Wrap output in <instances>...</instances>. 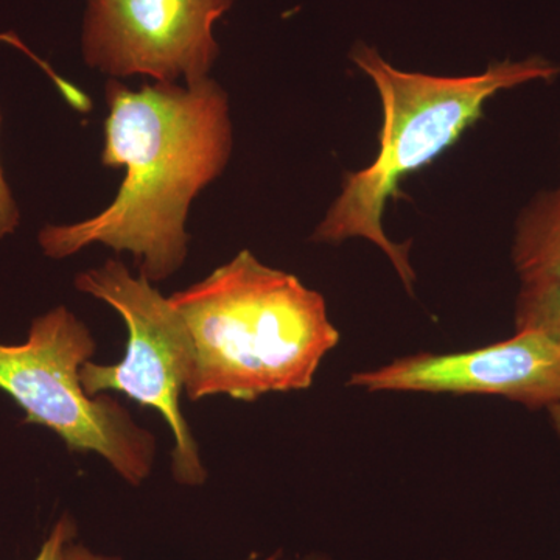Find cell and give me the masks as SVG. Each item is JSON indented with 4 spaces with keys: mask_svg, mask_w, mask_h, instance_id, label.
I'll return each mask as SVG.
<instances>
[{
    "mask_svg": "<svg viewBox=\"0 0 560 560\" xmlns=\"http://www.w3.org/2000/svg\"><path fill=\"white\" fill-rule=\"evenodd\" d=\"M106 103L102 164L125 167L119 194L92 219L47 224L39 245L51 259L95 243L128 250L140 275L161 282L187 259L191 201L230 162V98L210 77L186 86L156 81L139 91L110 79Z\"/></svg>",
    "mask_w": 560,
    "mask_h": 560,
    "instance_id": "obj_1",
    "label": "cell"
},
{
    "mask_svg": "<svg viewBox=\"0 0 560 560\" xmlns=\"http://www.w3.org/2000/svg\"><path fill=\"white\" fill-rule=\"evenodd\" d=\"M168 300L194 345L184 389L191 401L219 394L250 401L311 388L320 361L340 342L323 294L248 249Z\"/></svg>",
    "mask_w": 560,
    "mask_h": 560,
    "instance_id": "obj_2",
    "label": "cell"
},
{
    "mask_svg": "<svg viewBox=\"0 0 560 560\" xmlns=\"http://www.w3.org/2000/svg\"><path fill=\"white\" fill-rule=\"evenodd\" d=\"M350 57L370 77L381 97V147L371 165L346 175L341 194L313 232L312 241L364 238L374 243L411 291L416 280L411 243L389 241L383 230V213L390 198L399 197L401 179L458 142L480 119L493 95L533 81L550 83L560 75V68L547 58L529 57L492 62L477 75L441 77L394 68L377 49L363 43L353 47Z\"/></svg>",
    "mask_w": 560,
    "mask_h": 560,
    "instance_id": "obj_3",
    "label": "cell"
},
{
    "mask_svg": "<svg viewBox=\"0 0 560 560\" xmlns=\"http://www.w3.org/2000/svg\"><path fill=\"white\" fill-rule=\"evenodd\" d=\"M95 353L86 324L66 307L32 323L24 345H0V390L25 411L24 423L47 427L70 452H94L139 486L153 469L156 441L108 396H88L80 371Z\"/></svg>",
    "mask_w": 560,
    "mask_h": 560,
    "instance_id": "obj_4",
    "label": "cell"
},
{
    "mask_svg": "<svg viewBox=\"0 0 560 560\" xmlns=\"http://www.w3.org/2000/svg\"><path fill=\"white\" fill-rule=\"evenodd\" d=\"M75 289L109 304L128 327L127 353L119 364L88 361L81 368L88 396L116 390L160 412L175 440L173 478L183 486H201L208 470L179 407L180 393L194 371V345L183 316L145 276L135 278L119 260L80 272Z\"/></svg>",
    "mask_w": 560,
    "mask_h": 560,
    "instance_id": "obj_5",
    "label": "cell"
},
{
    "mask_svg": "<svg viewBox=\"0 0 560 560\" xmlns=\"http://www.w3.org/2000/svg\"><path fill=\"white\" fill-rule=\"evenodd\" d=\"M234 0H88L84 62L109 77L158 83L209 79L219 58L213 24Z\"/></svg>",
    "mask_w": 560,
    "mask_h": 560,
    "instance_id": "obj_6",
    "label": "cell"
},
{
    "mask_svg": "<svg viewBox=\"0 0 560 560\" xmlns=\"http://www.w3.org/2000/svg\"><path fill=\"white\" fill-rule=\"evenodd\" d=\"M349 385L374 393L490 394L529 410L559 408L560 346L539 330H521L470 352L418 353L357 372Z\"/></svg>",
    "mask_w": 560,
    "mask_h": 560,
    "instance_id": "obj_7",
    "label": "cell"
},
{
    "mask_svg": "<svg viewBox=\"0 0 560 560\" xmlns=\"http://www.w3.org/2000/svg\"><path fill=\"white\" fill-rule=\"evenodd\" d=\"M512 261L522 285L560 287V187L540 194L523 210Z\"/></svg>",
    "mask_w": 560,
    "mask_h": 560,
    "instance_id": "obj_8",
    "label": "cell"
},
{
    "mask_svg": "<svg viewBox=\"0 0 560 560\" xmlns=\"http://www.w3.org/2000/svg\"><path fill=\"white\" fill-rule=\"evenodd\" d=\"M539 330L560 346V287L522 285L515 331Z\"/></svg>",
    "mask_w": 560,
    "mask_h": 560,
    "instance_id": "obj_9",
    "label": "cell"
},
{
    "mask_svg": "<svg viewBox=\"0 0 560 560\" xmlns=\"http://www.w3.org/2000/svg\"><path fill=\"white\" fill-rule=\"evenodd\" d=\"M75 534V522L69 515H62L60 521L55 523L49 536L40 545L38 556L33 560H68L66 550L69 544H72Z\"/></svg>",
    "mask_w": 560,
    "mask_h": 560,
    "instance_id": "obj_10",
    "label": "cell"
},
{
    "mask_svg": "<svg viewBox=\"0 0 560 560\" xmlns=\"http://www.w3.org/2000/svg\"><path fill=\"white\" fill-rule=\"evenodd\" d=\"M0 40H9V33L0 35ZM0 124H2V114H0ZM21 215L18 209L16 201L5 178H3L2 165H0V238L5 235L13 234L20 224Z\"/></svg>",
    "mask_w": 560,
    "mask_h": 560,
    "instance_id": "obj_11",
    "label": "cell"
},
{
    "mask_svg": "<svg viewBox=\"0 0 560 560\" xmlns=\"http://www.w3.org/2000/svg\"><path fill=\"white\" fill-rule=\"evenodd\" d=\"M68 560H120L119 558H113V556L97 555V552L91 551L90 548L84 547L81 544H69L68 550H66ZM265 560H279L278 556H272Z\"/></svg>",
    "mask_w": 560,
    "mask_h": 560,
    "instance_id": "obj_12",
    "label": "cell"
},
{
    "mask_svg": "<svg viewBox=\"0 0 560 560\" xmlns=\"http://www.w3.org/2000/svg\"><path fill=\"white\" fill-rule=\"evenodd\" d=\"M307 560H315V559H307Z\"/></svg>",
    "mask_w": 560,
    "mask_h": 560,
    "instance_id": "obj_13",
    "label": "cell"
}]
</instances>
